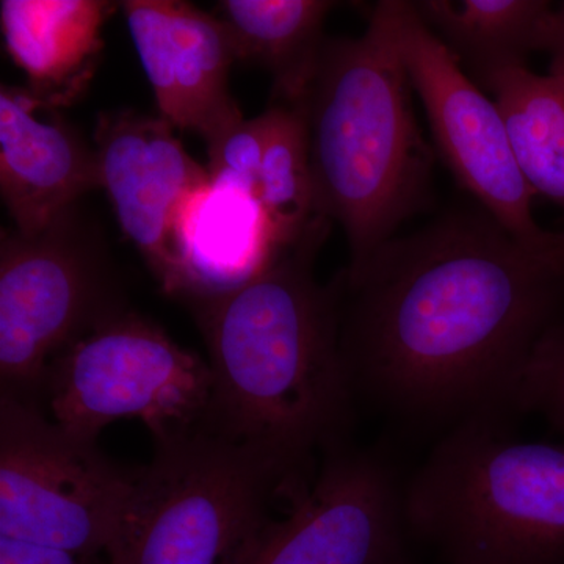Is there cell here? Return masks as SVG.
<instances>
[{
    "label": "cell",
    "instance_id": "obj_24",
    "mask_svg": "<svg viewBox=\"0 0 564 564\" xmlns=\"http://www.w3.org/2000/svg\"><path fill=\"white\" fill-rule=\"evenodd\" d=\"M556 240H558V245L564 252V232H556Z\"/></svg>",
    "mask_w": 564,
    "mask_h": 564
},
{
    "label": "cell",
    "instance_id": "obj_5",
    "mask_svg": "<svg viewBox=\"0 0 564 564\" xmlns=\"http://www.w3.org/2000/svg\"><path fill=\"white\" fill-rule=\"evenodd\" d=\"M300 477L206 426L155 441L106 555L110 564H251L274 524V499L296 491Z\"/></svg>",
    "mask_w": 564,
    "mask_h": 564
},
{
    "label": "cell",
    "instance_id": "obj_6",
    "mask_svg": "<svg viewBox=\"0 0 564 564\" xmlns=\"http://www.w3.org/2000/svg\"><path fill=\"white\" fill-rule=\"evenodd\" d=\"M212 384L209 362L122 307L55 358L43 399L77 436L98 441L110 423L137 417L163 441L204 426Z\"/></svg>",
    "mask_w": 564,
    "mask_h": 564
},
{
    "label": "cell",
    "instance_id": "obj_21",
    "mask_svg": "<svg viewBox=\"0 0 564 564\" xmlns=\"http://www.w3.org/2000/svg\"><path fill=\"white\" fill-rule=\"evenodd\" d=\"M269 122V111L265 110L252 120L240 121L217 143L207 148V172L210 180L228 182L254 193L256 176L261 165Z\"/></svg>",
    "mask_w": 564,
    "mask_h": 564
},
{
    "label": "cell",
    "instance_id": "obj_18",
    "mask_svg": "<svg viewBox=\"0 0 564 564\" xmlns=\"http://www.w3.org/2000/svg\"><path fill=\"white\" fill-rule=\"evenodd\" d=\"M481 87L502 113L527 184L564 209V77L518 66L492 74Z\"/></svg>",
    "mask_w": 564,
    "mask_h": 564
},
{
    "label": "cell",
    "instance_id": "obj_3",
    "mask_svg": "<svg viewBox=\"0 0 564 564\" xmlns=\"http://www.w3.org/2000/svg\"><path fill=\"white\" fill-rule=\"evenodd\" d=\"M393 35L391 0L359 39H328L304 101L315 210L343 226L355 276L432 199L434 152Z\"/></svg>",
    "mask_w": 564,
    "mask_h": 564
},
{
    "label": "cell",
    "instance_id": "obj_14",
    "mask_svg": "<svg viewBox=\"0 0 564 564\" xmlns=\"http://www.w3.org/2000/svg\"><path fill=\"white\" fill-rule=\"evenodd\" d=\"M176 240L191 304L240 288L282 251L254 193L214 180L182 204Z\"/></svg>",
    "mask_w": 564,
    "mask_h": 564
},
{
    "label": "cell",
    "instance_id": "obj_11",
    "mask_svg": "<svg viewBox=\"0 0 564 564\" xmlns=\"http://www.w3.org/2000/svg\"><path fill=\"white\" fill-rule=\"evenodd\" d=\"M95 141L102 187L122 231L163 291L181 296L176 218L185 199L210 180L209 172L193 161L162 117L132 110L102 113Z\"/></svg>",
    "mask_w": 564,
    "mask_h": 564
},
{
    "label": "cell",
    "instance_id": "obj_17",
    "mask_svg": "<svg viewBox=\"0 0 564 564\" xmlns=\"http://www.w3.org/2000/svg\"><path fill=\"white\" fill-rule=\"evenodd\" d=\"M220 20L231 35L236 58L272 74L276 104L306 101L326 40L333 2L325 0H225Z\"/></svg>",
    "mask_w": 564,
    "mask_h": 564
},
{
    "label": "cell",
    "instance_id": "obj_4",
    "mask_svg": "<svg viewBox=\"0 0 564 564\" xmlns=\"http://www.w3.org/2000/svg\"><path fill=\"white\" fill-rule=\"evenodd\" d=\"M403 511L451 564H564V445L518 440L508 417L458 423L403 485Z\"/></svg>",
    "mask_w": 564,
    "mask_h": 564
},
{
    "label": "cell",
    "instance_id": "obj_16",
    "mask_svg": "<svg viewBox=\"0 0 564 564\" xmlns=\"http://www.w3.org/2000/svg\"><path fill=\"white\" fill-rule=\"evenodd\" d=\"M415 13L480 85L547 51L555 7L545 0H423Z\"/></svg>",
    "mask_w": 564,
    "mask_h": 564
},
{
    "label": "cell",
    "instance_id": "obj_13",
    "mask_svg": "<svg viewBox=\"0 0 564 564\" xmlns=\"http://www.w3.org/2000/svg\"><path fill=\"white\" fill-rule=\"evenodd\" d=\"M102 187L98 154L28 88H0V191L24 236L51 228L73 204Z\"/></svg>",
    "mask_w": 564,
    "mask_h": 564
},
{
    "label": "cell",
    "instance_id": "obj_23",
    "mask_svg": "<svg viewBox=\"0 0 564 564\" xmlns=\"http://www.w3.org/2000/svg\"><path fill=\"white\" fill-rule=\"evenodd\" d=\"M551 74L564 77V3L555 11L554 31H552L551 44Z\"/></svg>",
    "mask_w": 564,
    "mask_h": 564
},
{
    "label": "cell",
    "instance_id": "obj_9",
    "mask_svg": "<svg viewBox=\"0 0 564 564\" xmlns=\"http://www.w3.org/2000/svg\"><path fill=\"white\" fill-rule=\"evenodd\" d=\"M391 14L404 68L425 106L445 165L516 239L543 245L551 231L534 221V193L516 161L499 107L423 24L413 2L391 0Z\"/></svg>",
    "mask_w": 564,
    "mask_h": 564
},
{
    "label": "cell",
    "instance_id": "obj_12",
    "mask_svg": "<svg viewBox=\"0 0 564 564\" xmlns=\"http://www.w3.org/2000/svg\"><path fill=\"white\" fill-rule=\"evenodd\" d=\"M120 6L163 120L198 133L207 148L245 120L229 93L237 58L220 18L180 0Z\"/></svg>",
    "mask_w": 564,
    "mask_h": 564
},
{
    "label": "cell",
    "instance_id": "obj_2",
    "mask_svg": "<svg viewBox=\"0 0 564 564\" xmlns=\"http://www.w3.org/2000/svg\"><path fill=\"white\" fill-rule=\"evenodd\" d=\"M318 218L240 288L192 303L209 351L206 426L302 475L317 452L347 444L356 392L343 355L344 273L314 262L329 231Z\"/></svg>",
    "mask_w": 564,
    "mask_h": 564
},
{
    "label": "cell",
    "instance_id": "obj_8",
    "mask_svg": "<svg viewBox=\"0 0 564 564\" xmlns=\"http://www.w3.org/2000/svg\"><path fill=\"white\" fill-rule=\"evenodd\" d=\"M122 310L101 256L70 212L39 236L3 231L0 242V389L41 404L51 364Z\"/></svg>",
    "mask_w": 564,
    "mask_h": 564
},
{
    "label": "cell",
    "instance_id": "obj_10",
    "mask_svg": "<svg viewBox=\"0 0 564 564\" xmlns=\"http://www.w3.org/2000/svg\"><path fill=\"white\" fill-rule=\"evenodd\" d=\"M403 485L373 452L348 444L326 452L251 564H408Z\"/></svg>",
    "mask_w": 564,
    "mask_h": 564
},
{
    "label": "cell",
    "instance_id": "obj_7",
    "mask_svg": "<svg viewBox=\"0 0 564 564\" xmlns=\"http://www.w3.org/2000/svg\"><path fill=\"white\" fill-rule=\"evenodd\" d=\"M133 473L41 404L0 392V536L80 558L106 554Z\"/></svg>",
    "mask_w": 564,
    "mask_h": 564
},
{
    "label": "cell",
    "instance_id": "obj_15",
    "mask_svg": "<svg viewBox=\"0 0 564 564\" xmlns=\"http://www.w3.org/2000/svg\"><path fill=\"white\" fill-rule=\"evenodd\" d=\"M110 11L102 0L0 3L6 50L28 74L32 95L57 109L79 98L95 74Z\"/></svg>",
    "mask_w": 564,
    "mask_h": 564
},
{
    "label": "cell",
    "instance_id": "obj_19",
    "mask_svg": "<svg viewBox=\"0 0 564 564\" xmlns=\"http://www.w3.org/2000/svg\"><path fill=\"white\" fill-rule=\"evenodd\" d=\"M269 111V133L256 176L254 195L272 225L278 247H291L310 231L315 220V193L311 166L310 131L304 102L274 104Z\"/></svg>",
    "mask_w": 564,
    "mask_h": 564
},
{
    "label": "cell",
    "instance_id": "obj_20",
    "mask_svg": "<svg viewBox=\"0 0 564 564\" xmlns=\"http://www.w3.org/2000/svg\"><path fill=\"white\" fill-rule=\"evenodd\" d=\"M516 411L543 414L564 433V322L541 340L527 364Z\"/></svg>",
    "mask_w": 564,
    "mask_h": 564
},
{
    "label": "cell",
    "instance_id": "obj_1",
    "mask_svg": "<svg viewBox=\"0 0 564 564\" xmlns=\"http://www.w3.org/2000/svg\"><path fill=\"white\" fill-rule=\"evenodd\" d=\"M344 281L340 343L356 397L448 429L516 413L527 364L563 323L556 234L524 243L484 209L393 237Z\"/></svg>",
    "mask_w": 564,
    "mask_h": 564
},
{
    "label": "cell",
    "instance_id": "obj_22",
    "mask_svg": "<svg viewBox=\"0 0 564 564\" xmlns=\"http://www.w3.org/2000/svg\"><path fill=\"white\" fill-rule=\"evenodd\" d=\"M0 564H84L80 556L63 549L47 547L0 536Z\"/></svg>",
    "mask_w": 564,
    "mask_h": 564
}]
</instances>
